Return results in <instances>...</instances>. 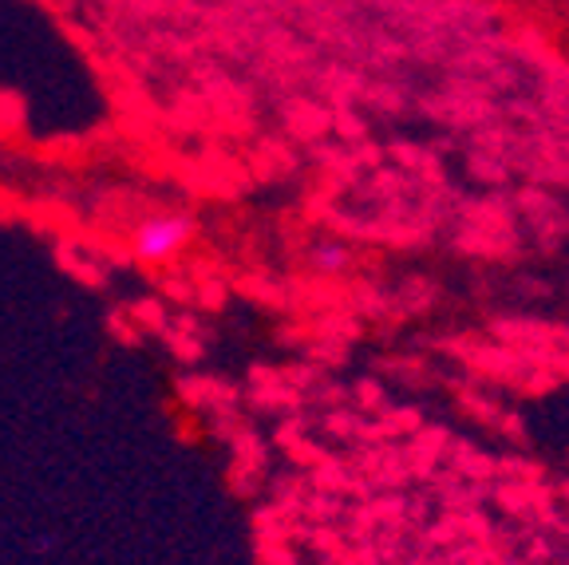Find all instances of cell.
I'll use <instances>...</instances> for the list:
<instances>
[{
    "label": "cell",
    "mask_w": 569,
    "mask_h": 565,
    "mask_svg": "<svg viewBox=\"0 0 569 565\" xmlns=\"http://www.w3.org/2000/svg\"><path fill=\"white\" fill-rule=\"evenodd\" d=\"M198 238V221L194 214L182 210H159L147 214V218L134 226L131 234V254L142 266H170L187 254Z\"/></svg>",
    "instance_id": "6da1fadb"
},
{
    "label": "cell",
    "mask_w": 569,
    "mask_h": 565,
    "mask_svg": "<svg viewBox=\"0 0 569 565\" xmlns=\"http://www.w3.org/2000/svg\"><path fill=\"white\" fill-rule=\"evenodd\" d=\"M309 261H312V269H320V274H345L348 269V249L345 246H317L309 254Z\"/></svg>",
    "instance_id": "7a4b0ae2"
}]
</instances>
